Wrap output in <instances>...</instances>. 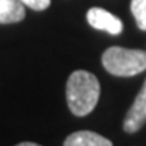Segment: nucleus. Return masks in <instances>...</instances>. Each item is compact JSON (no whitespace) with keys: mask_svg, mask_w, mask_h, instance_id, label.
Returning <instances> with one entry per match:
<instances>
[{"mask_svg":"<svg viewBox=\"0 0 146 146\" xmlns=\"http://www.w3.org/2000/svg\"><path fill=\"white\" fill-rule=\"evenodd\" d=\"M69 109L73 115L85 116L91 113L100 97V82L90 72L76 70L69 76L66 85Z\"/></svg>","mask_w":146,"mask_h":146,"instance_id":"nucleus-1","label":"nucleus"},{"mask_svg":"<svg viewBox=\"0 0 146 146\" xmlns=\"http://www.w3.org/2000/svg\"><path fill=\"white\" fill-rule=\"evenodd\" d=\"M102 63L113 76H136L146 70V51L110 46L104 51Z\"/></svg>","mask_w":146,"mask_h":146,"instance_id":"nucleus-2","label":"nucleus"},{"mask_svg":"<svg viewBox=\"0 0 146 146\" xmlns=\"http://www.w3.org/2000/svg\"><path fill=\"white\" fill-rule=\"evenodd\" d=\"M146 124V79L124 119V131L136 133Z\"/></svg>","mask_w":146,"mask_h":146,"instance_id":"nucleus-3","label":"nucleus"},{"mask_svg":"<svg viewBox=\"0 0 146 146\" xmlns=\"http://www.w3.org/2000/svg\"><path fill=\"white\" fill-rule=\"evenodd\" d=\"M87 21L91 27H94L97 30L108 31L109 35H113V36L119 35L122 31L121 19L102 8H91L87 12Z\"/></svg>","mask_w":146,"mask_h":146,"instance_id":"nucleus-4","label":"nucleus"},{"mask_svg":"<svg viewBox=\"0 0 146 146\" xmlns=\"http://www.w3.org/2000/svg\"><path fill=\"white\" fill-rule=\"evenodd\" d=\"M64 146H113L106 139L94 131H76L64 140Z\"/></svg>","mask_w":146,"mask_h":146,"instance_id":"nucleus-5","label":"nucleus"},{"mask_svg":"<svg viewBox=\"0 0 146 146\" xmlns=\"http://www.w3.org/2000/svg\"><path fill=\"white\" fill-rule=\"evenodd\" d=\"M24 17L25 9L19 0H0V24L19 23Z\"/></svg>","mask_w":146,"mask_h":146,"instance_id":"nucleus-6","label":"nucleus"},{"mask_svg":"<svg viewBox=\"0 0 146 146\" xmlns=\"http://www.w3.org/2000/svg\"><path fill=\"white\" fill-rule=\"evenodd\" d=\"M131 14L137 27L146 31V0H131Z\"/></svg>","mask_w":146,"mask_h":146,"instance_id":"nucleus-7","label":"nucleus"},{"mask_svg":"<svg viewBox=\"0 0 146 146\" xmlns=\"http://www.w3.org/2000/svg\"><path fill=\"white\" fill-rule=\"evenodd\" d=\"M19 2L31 8L33 11H45L51 5V0H19Z\"/></svg>","mask_w":146,"mask_h":146,"instance_id":"nucleus-8","label":"nucleus"},{"mask_svg":"<svg viewBox=\"0 0 146 146\" xmlns=\"http://www.w3.org/2000/svg\"><path fill=\"white\" fill-rule=\"evenodd\" d=\"M17 146H40V145H37V143H31V142H24V143H19Z\"/></svg>","mask_w":146,"mask_h":146,"instance_id":"nucleus-9","label":"nucleus"}]
</instances>
